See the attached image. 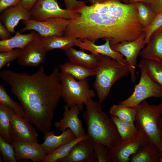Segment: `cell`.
I'll use <instances>...</instances> for the list:
<instances>
[{"mask_svg": "<svg viewBox=\"0 0 162 162\" xmlns=\"http://www.w3.org/2000/svg\"><path fill=\"white\" fill-rule=\"evenodd\" d=\"M59 70L55 66L47 74L41 66L31 74L8 69L0 72L1 78L22 106L25 118L41 133L50 129L61 98Z\"/></svg>", "mask_w": 162, "mask_h": 162, "instance_id": "obj_1", "label": "cell"}, {"mask_svg": "<svg viewBox=\"0 0 162 162\" xmlns=\"http://www.w3.org/2000/svg\"><path fill=\"white\" fill-rule=\"evenodd\" d=\"M69 19L64 36L85 39L95 43L99 39L108 40L110 46L138 38L143 32L138 19L122 18L107 14L83 10Z\"/></svg>", "mask_w": 162, "mask_h": 162, "instance_id": "obj_2", "label": "cell"}, {"mask_svg": "<svg viewBox=\"0 0 162 162\" xmlns=\"http://www.w3.org/2000/svg\"><path fill=\"white\" fill-rule=\"evenodd\" d=\"M101 103L92 98L86 102V110L82 114L87 128L86 134L93 141L108 148L120 140L113 122L103 110Z\"/></svg>", "mask_w": 162, "mask_h": 162, "instance_id": "obj_3", "label": "cell"}, {"mask_svg": "<svg viewBox=\"0 0 162 162\" xmlns=\"http://www.w3.org/2000/svg\"><path fill=\"white\" fill-rule=\"evenodd\" d=\"M95 79L93 87L98 101L101 104L107 97L114 83L129 73L127 63L122 64L108 56L99 54L96 56Z\"/></svg>", "mask_w": 162, "mask_h": 162, "instance_id": "obj_4", "label": "cell"}, {"mask_svg": "<svg viewBox=\"0 0 162 162\" xmlns=\"http://www.w3.org/2000/svg\"><path fill=\"white\" fill-rule=\"evenodd\" d=\"M136 127L142 131L150 142L158 148L162 143L159 129V122L162 114V103L150 104L146 100L135 107Z\"/></svg>", "mask_w": 162, "mask_h": 162, "instance_id": "obj_5", "label": "cell"}, {"mask_svg": "<svg viewBox=\"0 0 162 162\" xmlns=\"http://www.w3.org/2000/svg\"><path fill=\"white\" fill-rule=\"evenodd\" d=\"M61 98L69 107L78 106L82 111L86 102L96 95L90 88L87 79L78 80L69 74L60 72Z\"/></svg>", "mask_w": 162, "mask_h": 162, "instance_id": "obj_6", "label": "cell"}, {"mask_svg": "<svg viewBox=\"0 0 162 162\" xmlns=\"http://www.w3.org/2000/svg\"><path fill=\"white\" fill-rule=\"evenodd\" d=\"M150 141L142 131L138 130L131 139L124 141L120 140L109 148V154L111 162H128L130 157Z\"/></svg>", "mask_w": 162, "mask_h": 162, "instance_id": "obj_7", "label": "cell"}, {"mask_svg": "<svg viewBox=\"0 0 162 162\" xmlns=\"http://www.w3.org/2000/svg\"><path fill=\"white\" fill-rule=\"evenodd\" d=\"M69 22V19L59 17H51L42 21L32 19L22 20V23L24 26L20 29V32L22 33L27 31L33 30L41 37L64 36Z\"/></svg>", "mask_w": 162, "mask_h": 162, "instance_id": "obj_8", "label": "cell"}, {"mask_svg": "<svg viewBox=\"0 0 162 162\" xmlns=\"http://www.w3.org/2000/svg\"><path fill=\"white\" fill-rule=\"evenodd\" d=\"M138 83L135 86L133 93L127 98L119 104L130 107H135L146 99L151 98H161L162 90L147 73L142 70Z\"/></svg>", "mask_w": 162, "mask_h": 162, "instance_id": "obj_9", "label": "cell"}, {"mask_svg": "<svg viewBox=\"0 0 162 162\" xmlns=\"http://www.w3.org/2000/svg\"><path fill=\"white\" fill-rule=\"evenodd\" d=\"M30 12L32 19L38 21H42L53 17L69 20L79 14L77 12L61 8L57 0H38Z\"/></svg>", "mask_w": 162, "mask_h": 162, "instance_id": "obj_10", "label": "cell"}, {"mask_svg": "<svg viewBox=\"0 0 162 162\" xmlns=\"http://www.w3.org/2000/svg\"><path fill=\"white\" fill-rule=\"evenodd\" d=\"M82 9L101 14H107L125 19L138 18L135 4H127L118 0H110L89 6L86 4Z\"/></svg>", "mask_w": 162, "mask_h": 162, "instance_id": "obj_11", "label": "cell"}, {"mask_svg": "<svg viewBox=\"0 0 162 162\" xmlns=\"http://www.w3.org/2000/svg\"><path fill=\"white\" fill-rule=\"evenodd\" d=\"M144 32L136 39L117 43L111 46L114 50L122 54L129 66V73L132 81L135 82L136 78L135 69L137 58L141 50L146 46Z\"/></svg>", "mask_w": 162, "mask_h": 162, "instance_id": "obj_12", "label": "cell"}, {"mask_svg": "<svg viewBox=\"0 0 162 162\" xmlns=\"http://www.w3.org/2000/svg\"><path fill=\"white\" fill-rule=\"evenodd\" d=\"M8 108L13 142H38V134L30 123Z\"/></svg>", "mask_w": 162, "mask_h": 162, "instance_id": "obj_13", "label": "cell"}, {"mask_svg": "<svg viewBox=\"0 0 162 162\" xmlns=\"http://www.w3.org/2000/svg\"><path fill=\"white\" fill-rule=\"evenodd\" d=\"M46 52L41 43V37L38 33L35 39L23 50L17 63L26 67H38L44 61Z\"/></svg>", "mask_w": 162, "mask_h": 162, "instance_id": "obj_14", "label": "cell"}, {"mask_svg": "<svg viewBox=\"0 0 162 162\" xmlns=\"http://www.w3.org/2000/svg\"><path fill=\"white\" fill-rule=\"evenodd\" d=\"M64 110L62 118L55 122V126L62 131L70 129L76 138L85 135L82 122L78 117L80 111L78 106H76L69 107L65 105Z\"/></svg>", "mask_w": 162, "mask_h": 162, "instance_id": "obj_15", "label": "cell"}, {"mask_svg": "<svg viewBox=\"0 0 162 162\" xmlns=\"http://www.w3.org/2000/svg\"><path fill=\"white\" fill-rule=\"evenodd\" d=\"M93 141L89 138L77 142L68 154L59 160L60 162H96Z\"/></svg>", "mask_w": 162, "mask_h": 162, "instance_id": "obj_16", "label": "cell"}, {"mask_svg": "<svg viewBox=\"0 0 162 162\" xmlns=\"http://www.w3.org/2000/svg\"><path fill=\"white\" fill-rule=\"evenodd\" d=\"M17 160L30 159L34 162H43L47 154L38 142H13Z\"/></svg>", "mask_w": 162, "mask_h": 162, "instance_id": "obj_17", "label": "cell"}, {"mask_svg": "<svg viewBox=\"0 0 162 162\" xmlns=\"http://www.w3.org/2000/svg\"><path fill=\"white\" fill-rule=\"evenodd\" d=\"M0 20L12 34L16 33L14 28L21 20L32 19L30 11L19 3L1 12Z\"/></svg>", "mask_w": 162, "mask_h": 162, "instance_id": "obj_18", "label": "cell"}, {"mask_svg": "<svg viewBox=\"0 0 162 162\" xmlns=\"http://www.w3.org/2000/svg\"><path fill=\"white\" fill-rule=\"evenodd\" d=\"M76 46L82 50L88 51L95 56L101 54L110 57L122 64L127 63L126 59L122 54L112 48L108 40H106L103 44L97 45L86 39L78 38Z\"/></svg>", "mask_w": 162, "mask_h": 162, "instance_id": "obj_19", "label": "cell"}, {"mask_svg": "<svg viewBox=\"0 0 162 162\" xmlns=\"http://www.w3.org/2000/svg\"><path fill=\"white\" fill-rule=\"evenodd\" d=\"M139 56L141 59L162 60V27L152 34Z\"/></svg>", "mask_w": 162, "mask_h": 162, "instance_id": "obj_20", "label": "cell"}, {"mask_svg": "<svg viewBox=\"0 0 162 162\" xmlns=\"http://www.w3.org/2000/svg\"><path fill=\"white\" fill-rule=\"evenodd\" d=\"M76 138L74 134L69 129L62 131L59 135H56L54 132L49 130L44 133V141L40 145L46 154H48Z\"/></svg>", "mask_w": 162, "mask_h": 162, "instance_id": "obj_21", "label": "cell"}, {"mask_svg": "<svg viewBox=\"0 0 162 162\" xmlns=\"http://www.w3.org/2000/svg\"><path fill=\"white\" fill-rule=\"evenodd\" d=\"M38 33L31 30L30 33L22 34L16 32L15 35L10 38L0 41V52H4L15 49L23 50L31 41L36 38Z\"/></svg>", "mask_w": 162, "mask_h": 162, "instance_id": "obj_22", "label": "cell"}, {"mask_svg": "<svg viewBox=\"0 0 162 162\" xmlns=\"http://www.w3.org/2000/svg\"><path fill=\"white\" fill-rule=\"evenodd\" d=\"M64 51L70 62L86 68H95L97 60L96 56L93 54H87L83 50H78L73 47Z\"/></svg>", "mask_w": 162, "mask_h": 162, "instance_id": "obj_23", "label": "cell"}, {"mask_svg": "<svg viewBox=\"0 0 162 162\" xmlns=\"http://www.w3.org/2000/svg\"><path fill=\"white\" fill-rule=\"evenodd\" d=\"M78 40L77 38L64 36L41 37V43L46 52L55 49L65 51L76 46Z\"/></svg>", "mask_w": 162, "mask_h": 162, "instance_id": "obj_24", "label": "cell"}, {"mask_svg": "<svg viewBox=\"0 0 162 162\" xmlns=\"http://www.w3.org/2000/svg\"><path fill=\"white\" fill-rule=\"evenodd\" d=\"M129 161L130 162H159L158 148L150 142L132 155Z\"/></svg>", "mask_w": 162, "mask_h": 162, "instance_id": "obj_25", "label": "cell"}, {"mask_svg": "<svg viewBox=\"0 0 162 162\" xmlns=\"http://www.w3.org/2000/svg\"><path fill=\"white\" fill-rule=\"evenodd\" d=\"M140 70L145 71L162 90V63L149 59H141L137 65Z\"/></svg>", "mask_w": 162, "mask_h": 162, "instance_id": "obj_26", "label": "cell"}, {"mask_svg": "<svg viewBox=\"0 0 162 162\" xmlns=\"http://www.w3.org/2000/svg\"><path fill=\"white\" fill-rule=\"evenodd\" d=\"M59 68L61 72L69 74L78 80H85L95 74V69L86 68L70 61L61 64Z\"/></svg>", "mask_w": 162, "mask_h": 162, "instance_id": "obj_27", "label": "cell"}, {"mask_svg": "<svg viewBox=\"0 0 162 162\" xmlns=\"http://www.w3.org/2000/svg\"><path fill=\"white\" fill-rule=\"evenodd\" d=\"M88 138L86 134L79 138L60 146L47 154L43 162H57L66 157L74 145L80 141Z\"/></svg>", "mask_w": 162, "mask_h": 162, "instance_id": "obj_28", "label": "cell"}, {"mask_svg": "<svg viewBox=\"0 0 162 162\" xmlns=\"http://www.w3.org/2000/svg\"><path fill=\"white\" fill-rule=\"evenodd\" d=\"M111 118L116 127L121 140H128L138 132L134 122L121 120L113 116H111Z\"/></svg>", "mask_w": 162, "mask_h": 162, "instance_id": "obj_29", "label": "cell"}, {"mask_svg": "<svg viewBox=\"0 0 162 162\" xmlns=\"http://www.w3.org/2000/svg\"><path fill=\"white\" fill-rule=\"evenodd\" d=\"M108 112L111 116L124 120L134 122L136 121V110L135 107L118 104L111 106Z\"/></svg>", "mask_w": 162, "mask_h": 162, "instance_id": "obj_30", "label": "cell"}, {"mask_svg": "<svg viewBox=\"0 0 162 162\" xmlns=\"http://www.w3.org/2000/svg\"><path fill=\"white\" fill-rule=\"evenodd\" d=\"M134 4L140 23L143 28L147 27L150 24L157 14L149 4L140 2Z\"/></svg>", "mask_w": 162, "mask_h": 162, "instance_id": "obj_31", "label": "cell"}, {"mask_svg": "<svg viewBox=\"0 0 162 162\" xmlns=\"http://www.w3.org/2000/svg\"><path fill=\"white\" fill-rule=\"evenodd\" d=\"M0 136L11 144V126L8 107L0 104Z\"/></svg>", "mask_w": 162, "mask_h": 162, "instance_id": "obj_32", "label": "cell"}, {"mask_svg": "<svg viewBox=\"0 0 162 162\" xmlns=\"http://www.w3.org/2000/svg\"><path fill=\"white\" fill-rule=\"evenodd\" d=\"M0 104L6 106L16 114L25 118V113L21 103L14 101L8 94L4 86L0 84Z\"/></svg>", "mask_w": 162, "mask_h": 162, "instance_id": "obj_33", "label": "cell"}, {"mask_svg": "<svg viewBox=\"0 0 162 162\" xmlns=\"http://www.w3.org/2000/svg\"><path fill=\"white\" fill-rule=\"evenodd\" d=\"M0 151L4 162H16L14 148L10 144L0 136Z\"/></svg>", "mask_w": 162, "mask_h": 162, "instance_id": "obj_34", "label": "cell"}, {"mask_svg": "<svg viewBox=\"0 0 162 162\" xmlns=\"http://www.w3.org/2000/svg\"><path fill=\"white\" fill-rule=\"evenodd\" d=\"M162 27V13L157 14L150 24L147 27L143 28L145 34V43L146 44L149 42L152 34Z\"/></svg>", "mask_w": 162, "mask_h": 162, "instance_id": "obj_35", "label": "cell"}, {"mask_svg": "<svg viewBox=\"0 0 162 162\" xmlns=\"http://www.w3.org/2000/svg\"><path fill=\"white\" fill-rule=\"evenodd\" d=\"M22 50L21 49H15L9 51L0 52V69H2L8 63L18 59Z\"/></svg>", "mask_w": 162, "mask_h": 162, "instance_id": "obj_36", "label": "cell"}, {"mask_svg": "<svg viewBox=\"0 0 162 162\" xmlns=\"http://www.w3.org/2000/svg\"><path fill=\"white\" fill-rule=\"evenodd\" d=\"M93 148L97 160L96 162H111L109 148L103 144L93 141Z\"/></svg>", "mask_w": 162, "mask_h": 162, "instance_id": "obj_37", "label": "cell"}, {"mask_svg": "<svg viewBox=\"0 0 162 162\" xmlns=\"http://www.w3.org/2000/svg\"><path fill=\"white\" fill-rule=\"evenodd\" d=\"M66 9L75 11L85 5L86 2L77 0H64Z\"/></svg>", "mask_w": 162, "mask_h": 162, "instance_id": "obj_38", "label": "cell"}, {"mask_svg": "<svg viewBox=\"0 0 162 162\" xmlns=\"http://www.w3.org/2000/svg\"><path fill=\"white\" fill-rule=\"evenodd\" d=\"M20 0H0V12L4 9L17 4Z\"/></svg>", "mask_w": 162, "mask_h": 162, "instance_id": "obj_39", "label": "cell"}, {"mask_svg": "<svg viewBox=\"0 0 162 162\" xmlns=\"http://www.w3.org/2000/svg\"><path fill=\"white\" fill-rule=\"evenodd\" d=\"M11 33L4 24L0 21V38L2 40H5L11 38Z\"/></svg>", "mask_w": 162, "mask_h": 162, "instance_id": "obj_40", "label": "cell"}, {"mask_svg": "<svg viewBox=\"0 0 162 162\" xmlns=\"http://www.w3.org/2000/svg\"><path fill=\"white\" fill-rule=\"evenodd\" d=\"M38 0H20L19 3L24 8L30 11Z\"/></svg>", "mask_w": 162, "mask_h": 162, "instance_id": "obj_41", "label": "cell"}, {"mask_svg": "<svg viewBox=\"0 0 162 162\" xmlns=\"http://www.w3.org/2000/svg\"><path fill=\"white\" fill-rule=\"evenodd\" d=\"M149 4L156 14L162 13V0H155L154 2Z\"/></svg>", "mask_w": 162, "mask_h": 162, "instance_id": "obj_42", "label": "cell"}, {"mask_svg": "<svg viewBox=\"0 0 162 162\" xmlns=\"http://www.w3.org/2000/svg\"><path fill=\"white\" fill-rule=\"evenodd\" d=\"M155 0H128V4H134L138 2H142L150 4L154 2Z\"/></svg>", "mask_w": 162, "mask_h": 162, "instance_id": "obj_43", "label": "cell"}, {"mask_svg": "<svg viewBox=\"0 0 162 162\" xmlns=\"http://www.w3.org/2000/svg\"><path fill=\"white\" fill-rule=\"evenodd\" d=\"M110 0H88V2L89 3L91 4V5H92L98 3H103ZM115 0L119 1L118 0Z\"/></svg>", "mask_w": 162, "mask_h": 162, "instance_id": "obj_44", "label": "cell"}, {"mask_svg": "<svg viewBox=\"0 0 162 162\" xmlns=\"http://www.w3.org/2000/svg\"><path fill=\"white\" fill-rule=\"evenodd\" d=\"M159 152V162H162V143L158 148Z\"/></svg>", "mask_w": 162, "mask_h": 162, "instance_id": "obj_45", "label": "cell"}, {"mask_svg": "<svg viewBox=\"0 0 162 162\" xmlns=\"http://www.w3.org/2000/svg\"><path fill=\"white\" fill-rule=\"evenodd\" d=\"M159 129L160 133L162 131V118H160L159 122Z\"/></svg>", "mask_w": 162, "mask_h": 162, "instance_id": "obj_46", "label": "cell"}, {"mask_svg": "<svg viewBox=\"0 0 162 162\" xmlns=\"http://www.w3.org/2000/svg\"><path fill=\"white\" fill-rule=\"evenodd\" d=\"M120 1H122L123 3L127 4H128V0H118Z\"/></svg>", "mask_w": 162, "mask_h": 162, "instance_id": "obj_47", "label": "cell"}, {"mask_svg": "<svg viewBox=\"0 0 162 162\" xmlns=\"http://www.w3.org/2000/svg\"><path fill=\"white\" fill-rule=\"evenodd\" d=\"M160 136H161V139L162 140V131L160 133Z\"/></svg>", "mask_w": 162, "mask_h": 162, "instance_id": "obj_48", "label": "cell"}, {"mask_svg": "<svg viewBox=\"0 0 162 162\" xmlns=\"http://www.w3.org/2000/svg\"><path fill=\"white\" fill-rule=\"evenodd\" d=\"M158 62H161L162 63V60H161V61H158Z\"/></svg>", "mask_w": 162, "mask_h": 162, "instance_id": "obj_49", "label": "cell"}]
</instances>
